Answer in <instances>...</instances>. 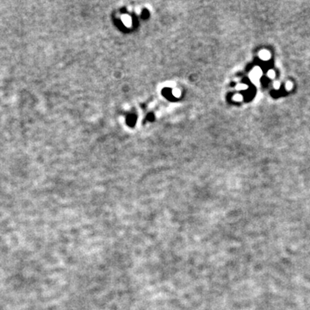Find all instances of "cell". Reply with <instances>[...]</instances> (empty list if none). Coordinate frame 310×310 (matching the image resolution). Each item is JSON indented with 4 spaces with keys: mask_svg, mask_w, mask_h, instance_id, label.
I'll return each instance as SVG.
<instances>
[{
    "mask_svg": "<svg viewBox=\"0 0 310 310\" xmlns=\"http://www.w3.org/2000/svg\"><path fill=\"white\" fill-rule=\"evenodd\" d=\"M259 57H260L262 60L266 61V60H268V59L270 58V53H269L268 51H266V50H263L262 52H260V53H259Z\"/></svg>",
    "mask_w": 310,
    "mask_h": 310,
    "instance_id": "3957f363",
    "label": "cell"
},
{
    "mask_svg": "<svg viewBox=\"0 0 310 310\" xmlns=\"http://www.w3.org/2000/svg\"><path fill=\"white\" fill-rule=\"evenodd\" d=\"M268 75H269L271 78H272V77L274 76V72H273V71H270V72L268 73Z\"/></svg>",
    "mask_w": 310,
    "mask_h": 310,
    "instance_id": "52a82bcc",
    "label": "cell"
},
{
    "mask_svg": "<svg viewBox=\"0 0 310 310\" xmlns=\"http://www.w3.org/2000/svg\"><path fill=\"white\" fill-rule=\"evenodd\" d=\"M172 93H173V95L175 96H180V90H178V89H175V90H173V91H172Z\"/></svg>",
    "mask_w": 310,
    "mask_h": 310,
    "instance_id": "277c9868",
    "label": "cell"
},
{
    "mask_svg": "<svg viewBox=\"0 0 310 310\" xmlns=\"http://www.w3.org/2000/svg\"><path fill=\"white\" fill-rule=\"evenodd\" d=\"M246 85L245 84H239L238 86H237V89L238 90H245V89H246Z\"/></svg>",
    "mask_w": 310,
    "mask_h": 310,
    "instance_id": "8992f818",
    "label": "cell"
},
{
    "mask_svg": "<svg viewBox=\"0 0 310 310\" xmlns=\"http://www.w3.org/2000/svg\"><path fill=\"white\" fill-rule=\"evenodd\" d=\"M286 87H287V89H288V90H289V89H290V88H291V84L288 83V84H287V86H286Z\"/></svg>",
    "mask_w": 310,
    "mask_h": 310,
    "instance_id": "ba28073f",
    "label": "cell"
},
{
    "mask_svg": "<svg viewBox=\"0 0 310 310\" xmlns=\"http://www.w3.org/2000/svg\"><path fill=\"white\" fill-rule=\"evenodd\" d=\"M261 70L257 67V68H254V70L251 72V78L253 80V81H257L258 78H259V77L261 76Z\"/></svg>",
    "mask_w": 310,
    "mask_h": 310,
    "instance_id": "6da1fadb",
    "label": "cell"
},
{
    "mask_svg": "<svg viewBox=\"0 0 310 310\" xmlns=\"http://www.w3.org/2000/svg\"><path fill=\"white\" fill-rule=\"evenodd\" d=\"M122 21L123 23V24L127 27H131L132 26V18L128 16V15H124L122 17Z\"/></svg>",
    "mask_w": 310,
    "mask_h": 310,
    "instance_id": "7a4b0ae2",
    "label": "cell"
},
{
    "mask_svg": "<svg viewBox=\"0 0 310 310\" xmlns=\"http://www.w3.org/2000/svg\"><path fill=\"white\" fill-rule=\"evenodd\" d=\"M233 99H234L235 101H241V100H242V96L237 94V95H235V96H233Z\"/></svg>",
    "mask_w": 310,
    "mask_h": 310,
    "instance_id": "5b68a950",
    "label": "cell"
}]
</instances>
